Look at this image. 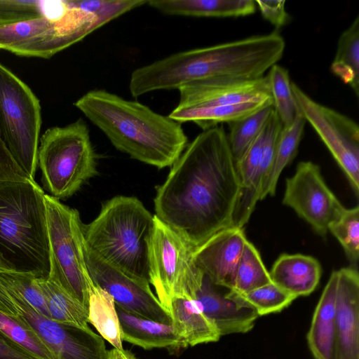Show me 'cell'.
I'll return each mask as SVG.
<instances>
[{
	"label": "cell",
	"instance_id": "35",
	"mask_svg": "<svg viewBox=\"0 0 359 359\" xmlns=\"http://www.w3.org/2000/svg\"><path fill=\"white\" fill-rule=\"evenodd\" d=\"M41 16L40 1L0 0V27Z\"/></svg>",
	"mask_w": 359,
	"mask_h": 359
},
{
	"label": "cell",
	"instance_id": "17",
	"mask_svg": "<svg viewBox=\"0 0 359 359\" xmlns=\"http://www.w3.org/2000/svg\"><path fill=\"white\" fill-rule=\"evenodd\" d=\"M265 127L241 158L235 162L240 191L232 226L237 228L243 229L257 201L260 200L262 182L259 177V167L265 137Z\"/></svg>",
	"mask_w": 359,
	"mask_h": 359
},
{
	"label": "cell",
	"instance_id": "15",
	"mask_svg": "<svg viewBox=\"0 0 359 359\" xmlns=\"http://www.w3.org/2000/svg\"><path fill=\"white\" fill-rule=\"evenodd\" d=\"M204 275L195 300L205 316L216 326L221 337L245 333L255 325L257 311L239 294L222 292Z\"/></svg>",
	"mask_w": 359,
	"mask_h": 359
},
{
	"label": "cell",
	"instance_id": "2",
	"mask_svg": "<svg viewBox=\"0 0 359 359\" xmlns=\"http://www.w3.org/2000/svg\"><path fill=\"white\" fill-rule=\"evenodd\" d=\"M74 106L116 149L159 169L172 166L187 146L181 123L137 101L92 90Z\"/></svg>",
	"mask_w": 359,
	"mask_h": 359
},
{
	"label": "cell",
	"instance_id": "40",
	"mask_svg": "<svg viewBox=\"0 0 359 359\" xmlns=\"http://www.w3.org/2000/svg\"><path fill=\"white\" fill-rule=\"evenodd\" d=\"M0 271H15L13 267L2 257L0 253Z\"/></svg>",
	"mask_w": 359,
	"mask_h": 359
},
{
	"label": "cell",
	"instance_id": "12",
	"mask_svg": "<svg viewBox=\"0 0 359 359\" xmlns=\"http://www.w3.org/2000/svg\"><path fill=\"white\" fill-rule=\"evenodd\" d=\"M85 257L94 285L111 295L116 305L153 320L172 324L169 312L152 292L150 284L113 268L91 252L86 245Z\"/></svg>",
	"mask_w": 359,
	"mask_h": 359
},
{
	"label": "cell",
	"instance_id": "32",
	"mask_svg": "<svg viewBox=\"0 0 359 359\" xmlns=\"http://www.w3.org/2000/svg\"><path fill=\"white\" fill-rule=\"evenodd\" d=\"M338 240L349 262L357 264L359 258V207L344 208L340 217L328 227Z\"/></svg>",
	"mask_w": 359,
	"mask_h": 359
},
{
	"label": "cell",
	"instance_id": "26",
	"mask_svg": "<svg viewBox=\"0 0 359 359\" xmlns=\"http://www.w3.org/2000/svg\"><path fill=\"white\" fill-rule=\"evenodd\" d=\"M88 322L114 348H123L122 334L115 302L111 295L96 285L90 293Z\"/></svg>",
	"mask_w": 359,
	"mask_h": 359
},
{
	"label": "cell",
	"instance_id": "21",
	"mask_svg": "<svg viewBox=\"0 0 359 359\" xmlns=\"http://www.w3.org/2000/svg\"><path fill=\"white\" fill-rule=\"evenodd\" d=\"M168 311L176 332L187 347L217 341L221 335L216 326L205 316L195 299L174 298Z\"/></svg>",
	"mask_w": 359,
	"mask_h": 359
},
{
	"label": "cell",
	"instance_id": "36",
	"mask_svg": "<svg viewBox=\"0 0 359 359\" xmlns=\"http://www.w3.org/2000/svg\"><path fill=\"white\" fill-rule=\"evenodd\" d=\"M30 180L22 171L9 151L0 123V182Z\"/></svg>",
	"mask_w": 359,
	"mask_h": 359
},
{
	"label": "cell",
	"instance_id": "13",
	"mask_svg": "<svg viewBox=\"0 0 359 359\" xmlns=\"http://www.w3.org/2000/svg\"><path fill=\"white\" fill-rule=\"evenodd\" d=\"M179 109H210L252 101L272 100L266 75L251 81H198L178 89Z\"/></svg>",
	"mask_w": 359,
	"mask_h": 359
},
{
	"label": "cell",
	"instance_id": "31",
	"mask_svg": "<svg viewBox=\"0 0 359 359\" xmlns=\"http://www.w3.org/2000/svg\"><path fill=\"white\" fill-rule=\"evenodd\" d=\"M0 331L36 359H55L37 334L15 317L0 311Z\"/></svg>",
	"mask_w": 359,
	"mask_h": 359
},
{
	"label": "cell",
	"instance_id": "14",
	"mask_svg": "<svg viewBox=\"0 0 359 359\" xmlns=\"http://www.w3.org/2000/svg\"><path fill=\"white\" fill-rule=\"evenodd\" d=\"M247 241L243 229L233 226L223 229L196 248V263L214 285L231 290Z\"/></svg>",
	"mask_w": 359,
	"mask_h": 359
},
{
	"label": "cell",
	"instance_id": "7",
	"mask_svg": "<svg viewBox=\"0 0 359 359\" xmlns=\"http://www.w3.org/2000/svg\"><path fill=\"white\" fill-rule=\"evenodd\" d=\"M154 218L148 241L149 283L168 310L174 298L194 299L204 274L196 263V248L155 215Z\"/></svg>",
	"mask_w": 359,
	"mask_h": 359
},
{
	"label": "cell",
	"instance_id": "33",
	"mask_svg": "<svg viewBox=\"0 0 359 359\" xmlns=\"http://www.w3.org/2000/svg\"><path fill=\"white\" fill-rule=\"evenodd\" d=\"M239 295L259 316L280 312L296 299L273 282Z\"/></svg>",
	"mask_w": 359,
	"mask_h": 359
},
{
	"label": "cell",
	"instance_id": "18",
	"mask_svg": "<svg viewBox=\"0 0 359 359\" xmlns=\"http://www.w3.org/2000/svg\"><path fill=\"white\" fill-rule=\"evenodd\" d=\"M337 281L338 272L334 271L316 307L307 334L308 344L315 359H334Z\"/></svg>",
	"mask_w": 359,
	"mask_h": 359
},
{
	"label": "cell",
	"instance_id": "4",
	"mask_svg": "<svg viewBox=\"0 0 359 359\" xmlns=\"http://www.w3.org/2000/svg\"><path fill=\"white\" fill-rule=\"evenodd\" d=\"M154 223V215L137 198L117 196L84 224L85 245L113 268L150 284L148 241Z\"/></svg>",
	"mask_w": 359,
	"mask_h": 359
},
{
	"label": "cell",
	"instance_id": "38",
	"mask_svg": "<svg viewBox=\"0 0 359 359\" xmlns=\"http://www.w3.org/2000/svg\"><path fill=\"white\" fill-rule=\"evenodd\" d=\"M0 359H36L0 331Z\"/></svg>",
	"mask_w": 359,
	"mask_h": 359
},
{
	"label": "cell",
	"instance_id": "5",
	"mask_svg": "<svg viewBox=\"0 0 359 359\" xmlns=\"http://www.w3.org/2000/svg\"><path fill=\"white\" fill-rule=\"evenodd\" d=\"M37 161L43 187L50 196L60 199L74 195L97 175V154L86 122L79 118L46 130L39 138Z\"/></svg>",
	"mask_w": 359,
	"mask_h": 359
},
{
	"label": "cell",
	"instance_id": "9",
	"mask_svg": "<svg viewBox=\"0 0 359 359\" xmlns=\"http://www.w3.org/2000/svg\"><path fill=\"white\" fill-rule=\"evenodd\" d=\"M0 311L30 327L55 359H106L104 339L88 327L53 320L39 313L0 272Z\"/></svg>",
	"mask_w": 359,
	"mask_h": 359
},
{
	"label": "cell",
	"instance_id": "28",
	"mask_svg": "<svg viewBox=\"0 0 359 359\" xmlns=\"http://www.w3.org/2000/svg\"><path fill=\"white\" fill-rule=\"evenodd\" d=\"M273 111V105L269 104L229 123L230 132L227 139L235 162L241 158L262 133Z\"/></svg>",
	"mask_w": 359,
	"mask_h": 359
},
{
	"label": "cell",
	"instance_id": "24",
	"mask_svg": "<svg viewBox=\"0 0 359 359\" xmlns=\"http://www.w3.org/2000/svg\"><path fill=\"white\" fill-rule=\"evenodd\" d=\"M306 122L299 110L292 124L283 127L276 143L273 165L263 184L260 200L275 194L282 171L297 154Z\"/></svg>",
	"mask_w": 359,
	"mask_h": 359
},
{
	"label": "cell",
	"instance_id": "11",
	"mask_svg": "<svg viewBox=\"0 0 359 359\" xmlns=\"http://www.w3.org/2000/svg\"><path fill=\"white\" fill-rule=\"evenodd\" d=\"M283 203L322 236L345 208L325 182L319 166L311 161L299 163L287 179Z\"/></svg>",
	"mask_w": 359,
	"mask_h": 359
},
{
	"label": "cell",
	"instance_id": "19",
	"mask_svg": "<svg viewBox=\"0 0 359 359\" xmlns=\"http://www.w3.org/2000/svg\"><path fill=\"white\" fill-rule=\"evenodd\" d=\"M123 341L144 349L186 348L172 324H166L126 311L116 305Z\"/></svg>",
	"mask_w": 359,
	"mask_h": 359
},
{
	"label": "cell",
	"instance_id": "16",
	"mask_svg": "<svg viewBox=\"0 0 359 359\" xmlns=\"http://www.w3.org/2000/svg\"><path fill=\"white\" fill-rule=\"evenodd\" d=\"M334 359H359V276L351 267L337 271Z\"/></svg>",
	"mask_w": 359,
	"mask_h": 359
},
{
	"label": "cell",
	"instance_id": "30",
	"mask_svg": "<svg viewBox=\"0 0 359 359\" xmlns=\"http://www.w3.org/2000/svg\"><path fill=\"white\" fill-rule=\"evenodd\" d=\"M275 113L283 128L294 121L299 109L294 97L289 73L278 65H274L266 74Z\"/></svg>",
	"mask_w": 359,
	"mask_h": 359
},
{
	"label": "cell",
	"instance_id": "39",
	"mask_svg": "<svg viewBox=\"0 0 359 359\" xmlns=\"http://www.w3.org/2000/svg\"><path fill=\"white\" fill-rule=\"evenodd\" d=\"M106 359H137L131 352L127 350L114 348L107 351Z\"/></svg>",
	"mask_w": 359,
	"mask_h": 359
},
{
	"label": "cell",
	"instance_id": "34",
	"mask_svg": "<svg viewBox=\"0 0 359 359\" xmlns=\"http://www.w3.org/2000/svg\"><path fill=\"white\" fill-rule=\"evenodd\" d=\"M81 9L95 14L101 26L120 15L147 4V0H75Z\"/></svg>",
	"mask_w": 359,
	"mask_h": 359
},
{
	"label": "cell",
	"instance_id": "22",
	"mask_svg": "<svg viewBox=\"0 0 359 359\" xmlns=\"http://www.w3.org/2000/svg\"><path fill=\"white\" fill-rule=\"evenodd\" d=\"M147 4L170 15L192 17H238L255 11L252 0H149Z\"/></svg>",
	"mask_w": 359,
	"mask_h": 359
},
{
	"label": "cell",
	"instance_id": "1",
	"mask_svg": "<svg viewBox=\"0 0 359 359\" xmlns=\"http://www.w3.org/2000/svg\"><path fill=\"white\" fill-rule=\"evenodd\" d=\"M240 184L222 126L203 130L156 187V216L194 248L231 226Z\"/></svg>",
	"mask_w": 359,
	"mask_h": 359
},
{
	"label": "cell",
	"instance_id": "29",
	"mask_svg": "<svg viewBox=\"0 0 359 359\" xmlns=\"http://www.w3.org/2000/svg\"><path fill=\"white\" fill-rule=\"evenodd\" d=\"M269 272L266 269L261 256L250 241H247L239 259L232 292L243 294L271 283Z\"/></svg>",
	"mask_w": 359,
	"mask_h": 359
},
{
	"label": "cell",
	"instance_id": "8",
	"mask_svg": "<svg viewBox=\"0 0 359 359\" xmlns=\"http://www.w3.org/2000/svg\"><path fill=\"white\" fill-rule=\"evenodd\" d=\"M0 123L15 161L34 180L41 126L40 102L27 84L1 63Z\"/></svg>",
	"mask_w": 359,
	"mask_h": 359
},
{
	"label": "cell",
	"instance_id": "23",
	"mask_svg": "<svg viewBox=\"0 0 359 359\" xmlns=\"http://www.w3.org/2000/svg\"><path fill=\"white\" fill-rule=\"evenodd\" d=\"M273 105V101H252L210 109H179L175 107L168 115L180 122H194L203 130L217 126L218 123H230L250 115L259 109Z\"/></svg>",
	"mask_w": 359,
	"mask_h": 359
},
{
	"label": "cell",
	"instance_id": "3",
	"mask_svg": "<svg viewBox=\"0 0 359 359\" xmlns=\"http://www.w3.org/2000/svg\"><path fill=\"white\" fill-rule=\"evenodd\" d=\"M45 193L35 180L0 182V253L15 271L48 279Z\"/></svg>",
	"mask_w": 359,
	"mask_h": 359
},
{
	"label": "cell",
	"instance_id": "25",
	"mask_svg": "<svg viewBox=\"0 0 359 359\" xmlns=\"http://www.w3.org/2000/svg\"><path fill=\"white\" fill-rule=\"evenodd\" d=\"M332 72L355 93L359 94V17L340 35L334 58L330 67Z\"/></svg>",
	"mask_w": 359,
	"mask_h": 359
},
{
	"label": "cell",
	"instance_id": "37",
	"mask_svg": "<svg viewBox=\"0 0 359 359\" xmlns=\"http://www.w3.org/2000/svg\"><path fill=\"white\" fill-rule=\"evenodd\" d=\"M263 17L277 27L285 25L290 16L285 10V1H255Z\"/></svg>",
	"mask_w": 359,
	"mask_h": 359
},
{
	"label": "cell",
	"instance_id": "27",
	"mask_svg": "<svg viewBox=\"0 0 359 359\" xmlns=\"http://www.w3.org/2000/svg\"><path fill=\"white\" fill-rule=\"evenodd\" d=\"M36 282L45 299L50 319L88 327L87 309L50 279L36 278Z\"/></svg>",
	"mask_w": 359,
	"mask_h": 359
},
{
	"label": "cell",
	"instance_id": "20",
	"mask_svg": "<svg viewBox=\"0 0 359 359\" xmlns=\"http://www.w3.org/2000/svg\"><path fill=\"white\" fill-rule=\"evenodd\" d=\"M322 273L319 262L302 254H283L269 272L273 283L296 298L307 296L317 287Z\"/></svg>",
	"mask_w": 359,
	"mask_h": 359
},
{
	"label": "cell",
	"instance_id": "6",
	"mask_svg": "<svg viewBox=\"0 0 359 359\" xmlns=\"http://www.w3.org/2000/svg\"><path fill=\"white\" fill-rule=\"evenodd\" d=\"M50 280L88 311L95 286L85 257L84 224L76 209L45 194Z\"/></svg>",
	"mask_w": 359,
	"mask_h": 359
},
{
	"label": "cell",
	"instance_id": "10",
	"mask_svg": "<svg viewBox=\"0 0 359 359\" xmlns=\"http://www.w3.org/2000/svg\"><path fill=\"white\" fill-rule=\"evenodd\" d=\"M292 91L306 121L316 130L359 194V128L349 117L313 100L297 84Z\"/></svg>",
	"mask_w": 359,
	"mask_h": 359
}]
</instances>
